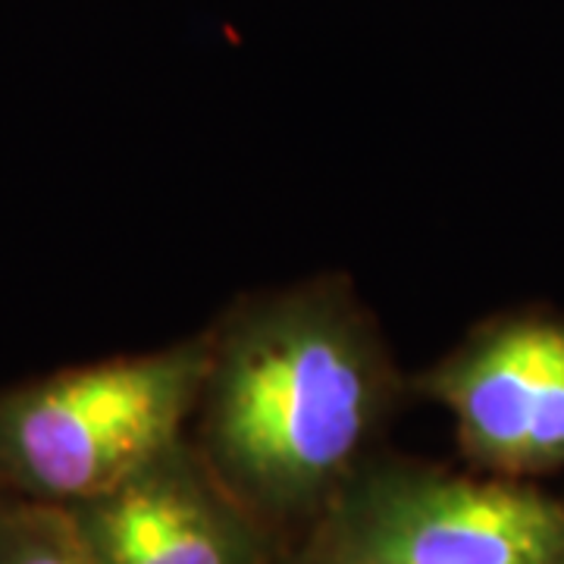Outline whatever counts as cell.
<instances>
[{
    "label": "cell",
    "mask_w": 564,
    "mask_h": 564,
    "mask_svg": "<svg viewBox=\"0 0 564 564\" xmlns=\"http://www.w3.org/2000/svg\"><path fill=\"white\" fill-rule=\"evenodd\" d=\"M204 336L188 440L285 552L380 452L411 373L345 270L242 292Z\"/></svg>",
    "instance_id": "6da1fadb"
},
{
    "label": "cell",
    "mask_w": 564,
    "mask_h": 564,
    "mask_svg": "<svg viewBox=\"0 0 564 564\" xmlns=\"http://www.w3.org/2000/svg\"><path fill=\"white\" fill-rule=\"evenodd\" d=\"M204 370L202 326L0 389V492L79 505L132 480L188 436Z\"/></svg>",
    "instance_id": "7a4b0ae2"
},
{
    "label": "cell",
    "mask_w": 564,
    "mask_h": 564,
    "mask_svg": "<svg viewBox=\"0 0 564 564\" xmlns=\"http://www.w3.org/2000/svg\"><path fill=\"white\" fill-rule=\"evenodd\" d=\"M276 564H564V496L377 452Z\"/></svg>",
    "instance_id": "3957f363"
},
{
    "label": "cell",
    "mask_w": 564,
    "mask_h": 564,
    "mask_svg": "<svg viewBox=\"0 0 564 564\" xmlns=\"http://www.w3.org/2000/svg\"><path fill=\"white\" fill-rule=\"evenodd\" d=\"M411 399L443 408L467 467L540 480L564 470V314L514 307L470 326L411 373Z\"/></svg>",
    "instance_id": "277c9868"
},
{
    "label": "cell",
    "mask_w": 564,
    "mask_h": 564,
    "mask_svg": "<svg viewBox=\"0 0 564 564\" xmlns=\"http://www.w3.org/2000/svg\"><path fill=\"white\" fill-rule=\"evenodd\" d=\"M66 508L101 564H276L282 555L188 436L132 480Z\"/></svg>",
    "instance_id": "5b68a950"
},
{
    "label": "cell",
    "mask_w": 564,
    "mask_h": 564,
    "mask_svg": "<svg viewBox=\"0 0 564 564\" xmlns=\"http://www.w3.org/2000/svg\"><path fill=\"white\" fill-rule=\"evenodd\" d=\"M0 564H101L66 505L0 492Z\"/></svg>",
    "instance_id": "8992f818"
}]
</instances>
